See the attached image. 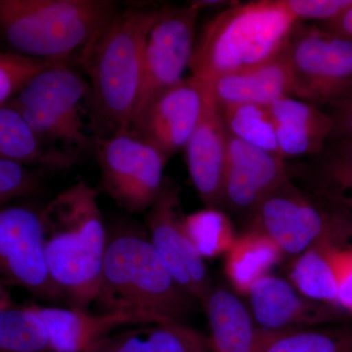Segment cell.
Segmentation results:
<instances>
[{"instance_id":"9a60e30c","label":"cell","mask_w":352,"mask_h":352,"mask_svg":"<svg viewBox=\"0 0 352 352\" xmlns=\"http://www.w3.org/2000/svg\"><path fill=\"white\" fill-rule=\"evenodd\" d=\"M251 312L263 330L319 327L336 321L340 308L305 298L282 278L266 275L250 289Z\"/></svg>"},{"instance_id":"8992f818","label":"cell","mask_w":352,"mask_h":352,"mask_svg":"<svg viewBox=\"0 0 352 352\" xmlns=\"http://www.w3.org/2000/svg\"><path fill=\"white\" fill-rule=\"evenodd\" d=\"M284 50L295 98L322 109L351 91V39L298 23Z\"/></svg>"},{"instance_id":"d590c367","label":"cell","mask_w":352,"mask_h":352,"mask_svg":"<svg viewBox=\"0 0 352 352\" xmlns=\"http://www.w3.org/2000/svg\"><path fill=\"white\" fill-rule=\"evenodd\" d=\"M10 296L7 293L6 288H4L3 284L0 283V307H10Z\"/></svg>"},{"instance_id":"ac0fdd59","label":"cell","mask_w":352,"mask_h":352,"mask_svg":"<svg viewBox=\"0 0 352 352\" xmlns=\"http://www.w3.org/2000/svg\"><path fill=\"white\" fill-rule=\"evenodd\" d=\"M268 107L282 157H315L323 151L333 132L330 113L289 96L273 101Z\"/></svg>"},{"instance_id":"277c9868","label":"cell","mask_w":352,"mask_h":352,"mask_svg":"<svg viewBox=\"0 0 352 352\" xmlns=\"http://www.w3.org/2000/svg\"><path fill=\"white\" fill-rule=\"evenodd\" d=\"M298 23L285 0L236 2L204 28L190 62L192 76L210 83L266 61L281 52Z\"/></svg>"},{"instance_id":"f546056e","label":"cell","mask_w":352,"mask_h":352,"mask_svg":"<svg viewBox=\"0 0 352 352\" xmlns=\"http://www.w3.org/2000/svg\"><path fill=\"white\" fill-rule=\"evenodd\" d=\"M61 61H46L19 53L0 52V106L19 94L34 76Z\"/></svg>"},{"instance_id":"52a82bcc","label":"cell","mask_w":352,"mask_h":352,"mask_svg":"<svg viewBox=\"0 0 352 352\" xmlns=\"http://www.w3.org/2000/svg\"><path fill=\"white\" fill-rule=\"evenodd\" d=\"M104 191L131 214L150 210L163 191L168 159L134 129L94 138Z\"/></svg>"},{"instance_id":"6da1fadb","label":"cell","mask_w":352,"mask_h":352,"mask_svg":"<svg viewBox=\"0 0 352 352\" xmlns=\"http://www.w3.org/2000/svg\"><path fill=\"white\" fill-rule=\"evenodd\" d=\"M160 12L161 8L118 11L80 50L89 78L87 100L94 138L131 129L142 85L145 41Z\"/></svg>"},{"instance_id":"ffe728a7","label":"cell","mask_w":352,"mask_h":352,"mask_svg":"<svg viewBox=\"0 0 352 352\" xmlns=\"http://www.w3.org/2000/svg\"><path fill=\"white\" fill-rule=\"evenodd\" d=\"M89 85L69 69L67 61L43 69L7 102L16 109L32 107L55 117L85 124L82 102L87 99Z\"/></svg>"},{"instance_id":"d4e9b609","label":"cell","mask_w":352,"mask_h":352,"mask_svg":"<svg viewBox=\"0 0 352 352\" xmlns=\"http://www.w3.org/2000/svg\"><path fill=\"white\" fill-rule=\"evenodd\" d=\"M339 232L324 237L300 254L289 272L292 285L305 298L337 307V273L332 256V239Z\"/></svg>"},{"instance_id":"5bb4252c","label":"cell","mask_w":352,"mask_h":352,"mask_svg":"<svg viewBox=\"0 0 352 352\" xmlns=\"http://www.w3.org/2000/svg\"><path fill=\"white\" fill-rule=\"evenodd\" d=\"M228 138L219 106L208 83L205 108L184 150L190 177L208 208L219 210L222 206Z\"/></svg>"},{"instance_id":"484cf974","label":"cell","mask_w":352,"mask_h":352,"mask_svg":"<svg viewBox=\"0 0 352 352\" xmlns=\"http://www.w3.org/2000/svg\"><path fill=\"white\" fill-rule=\"evenodd\" d=\"M256 352H352V327L261 329Z\"/></svg>"},{"instance_id":"1f68e13d","label":"cell","mask_w":352,"mask_h":352,"mask_svg":"<svg viewBox=\"0 0 352 352\" xmlns=\"http://www.w3.org/2000/svg\"><path fill=\"white\" fill-rule=\"evenodd\" d=\"M298 23H322L335 19L352 6V0H285Z\"/></svg>"},{"instance_id":"7c38bea8","label":"cell","mask_w":352,"mask_h":352,"mask_svg":"<svg viewBox=\"0 0 352 352\" xmlns=\"http://www.w3.org/2000/svg\"><path fill=\"white\" fill-rule=\"evenodd\" d=\"M208 83L194 76L160 94L131 124L146 140L170 159L184 149L205 108Z\"/></svg>"},{"instance_id":"7402d4cb","label":"cell","mask_w":352,"mask_h":352,"mask_svg":"<svg viewBox=\"0 0 352 352\" xmlns=\"http://www.w3.org/2000/svg\"><path fill=\"white\" fill-rule=\"evenodd\" d=\"M87 352H212L210 340L186 323L138 326L104 338Z\"/></svg>"},{"instance_id":"603a6c76","label":"cell","mask_w":352,"mask_h":352,"mask_svg":"<svg viewBox=\"0 0 352 352\" xmlns=\"http://www.w3.org/2000/svg\"><path fill=\"white\" fill-rule=\"evenodd\" d=\"M0 160L47 168H68L78 161L71 152L44 144L8 103L0 106Z\"/></svg>"},{"instance_id":"4dcf8cb0","label":"cell","mask_w":352,"mask_h":352,"mask_svg":"<svg viewBox=\"0 0 352 352\" xmlns=\"http://www.w3.org/2000/svg\"><path fill=\"white\" fill-rule=\"evenodd\" d=\"M39 182L24 164L0 160V208L38 193Z\"/></svg>"},{"instance_id":"d6a6232c","label":"cell","mask_w":352,"mask_h":352,"mask_svg":"<svg viewBox=\"0 0 352 352\" xmlns=\"http://www.w3.org/2000/svg\"><path fill=\"white\" fill-rule=\"evenodd\" d=\"M332 256L339 286L337 307L352 314V245L333 238Z\"/></svg>"},{"instance_id":"2e32d148","label":"cell","mask_w":352,"mask_h":352,"mask_svg":"<svg viewBox=\"0 0 352 352\" xmlns=\"http://www.w3.org/2000/svg\"><path fill=\"white\" fill-rule=\"evenodd\" d=\"M32 307L45 325L55 352H87L118 329L160 324L129 312H91L58 305Z\"/></svg>"},{"instance_id":"9c48e42d","label":"cell","mask_w":352,"mask_h":352,"mask_svg":"<svg viewBox=\"0 0 352 352\" xmlns=\"http://www.w3.org/2000/svg\"><path fill=\"white\" fill-rule=\"evenodd\" d=\"M200 12L192 3L161 7L145 41L142 85L133 120L160 94L184 80L195 48Z\"/></svg>"},{"instance_id":"f1b7e54d","label":"cell","mask_w":352,"mask_h":352,"mask_svg":"<svg viewBox=\"0 0 352 352\" xmlns=\"http://www.w3.org/2000/svg\"><path fill=\"white\" fill-rule=\"evenodd\" d=\"M185 226L203 258L226 254L236 238L230 219L219 208H207L185 215Z\"/></svg>"},{"instance_id":"4fadbf2b","label":"cell","mask_w":352,"mask_h":352,"mask_svg":"<svg viewBox=\"0 0 352 352\" xmlns=\"http://www.w3.org/2000/svg\"><path fill=\"white\" fill-rule=\"evenodd\" d=\"M221 208L249 214L287 180L296 168L284 157L229 135Z\"/></svg>"},{"instance_id":"836d02e7","label":"cell","mask_w":352,"mask_h":352,"mask_svg":"<svg viewBox=\"0 0 352 352\" xmlns=\"http://www.w3.org/2000/svg\"><path fill=\"white\" fill-rule=\"evenodd\" d=\"M328 108L333 124L330 138L352 139V90Z\"/></svg>"},{"instance_id":"4316f807","label":"cell","mask_w":352,"mask_h":352,"mask_svg":"<svg viewBox=\"0 0 352 352\" xmlns=\"http://www.w3.org/2000/svg\"><path fill=\"white\" fill-rule=\"evenodd\" d=\"M219 109L229 135L263 151L282 157L268 105L238 104Z\"/></svg>"},{"instance_id":"8fae6325","label":"cell","mask_w":352,"mask_h":352,"mask_svg":"<svg viewBox=\"0 0 352 352\" xmlns=\"http://www.w3.org/2000/svg\"><path fill=\"white\" fill-rule=\"evenodd\" d=\"M148 235L177 284L197 302L212 288L207 267L192 242L183 214L180 190L166 179L147 217Z\"/></svg>"},{"instance_id":"e575fe53","label":"cell","mask_w":352,"mask_h":352,"mask_svg":"<svg viewBox=\"0 0 352 352\" xmlns=\"http://www.w3.org/2000/svg\"><path fill=\"white\" fill-rule=\"evenodd\" d=\"M317 25L333 34L352 41V6L335 19Z\"/></svg>"},{"instance_id":"ba28073f","label":"cell","mask_w":352,"mask_h":352,"mask_svg":"<svg viewBox=\"0 0 352 352\" xmlns=\"http://www.w3.org/2000/svg\"><path fill=\"white\" fill-rule=\"evenodd\" d=\"M250 230L276 243L284 254L300 256L319 240L339 231L344 224L307 190L287 180L250 212Z\"/></svg>"},{"instance_id":"83f0119b","label":"cell","mask_w":352,"mask_h":352,"mask_svg":"<svg viewBox=\"0 0 352 352\" xmlns=\"http://www.w3.org/2000/svg\"><path fill=\"white\" fill-rule=\"evenodd\" d=\"M0 352H55L32 305L0 307Z\"/></svg>"},{"instance_id":"e0dca14e","label":"cell","mask_w":352,"mask_h":352,"mask_svg":"<svg viewBox=\"0 0 352 352\" xmlns=\"http://www.w3.org/2000/svg\"><path fill=\"white\" fill-rule=\"evenodd\" d=\"M284 48L266 61L226 74L208 83L217 106L270 105L277 99L294 97Z\"/></svg>"},{"instance_id":"7a4b0ae2","label":"cell","mask_w":352,"mask_h":352,"mask_svg":"<svg viewBox=\"0 0 352 352\" xmlns=\"http://www.w3.org/2000/svg\"><path fill=\"white\" fill-rule=\"evenodd\" d=\"M94 303L99 311L145 315L157 323H186L197 300L175 281L147 230L122 221L108 230Z\"/></svg>"},{"instance_id":"5b68a950","label":"cell","mask_w":352,"mask_h":352,"mask_svg":"<svg viewBox=\"0 0 352 352\" xmlns=\"http://www.w3.org/2000/svg\"><path fill=\"white\" fill-rule=\"evenodd\" d=\"M118 11L110 0H0V34L21 55L67 61Z\"/></svg>"},{"instance_id":"cb8c5ba5","label":"cell","mask_w":352,"mask_h":352,"mask_svg":"<svg viewBox=\"0 0 352 352\" xmlns=\"http://www.w3.org/2000/svg\"><path fill=\"white\" fill-rule=\"evenodd\" d=\"M283 254L276 243L263 234L249 230L236 237L226 252L227 277L238 293L248 296L252 285L270 275Z\"/></svg>"},{"instance_id":"30bf717a","label":"cell","mask_w":352,"mask_h":352,"mask_svg":"<svg viewBox=\"0 0 352 352\" xmlns=\"http://www.w3.org/2000/svg\"><path fill=\"white\" fill-rule=\"evenodd\" d=\"M0 279L67 307L46 264L41 212L24 206L0 208Z\"/></svg>"},{"instance_id":"d6986e66","label":"cell","mask_w":352,"mask_h":352,"mask_svg":"<svg viewBox=\"0 0 352 352\" xmlns=\"http://www.w3.org/2000/svg\"><path fill=\"white\" fill-rule=\"evenodd\" d=\"M307 191L352 224V139L330 138L311 163L296 168Z\"/></svg>"},{"instance_id":"44dd1931","label":"cell","mask_w":352,"mask_h":352,"mask_svg":"<svg viewBox=\"0 0 352 352\" xmlns=\"http://www.w3.org/2000/svg\"><path fill=\"white\" fill-rule=\"evenodd\" d=\"M201 305L210 323L212 352H256L261 329L239 296L212 287Z\"/></svg>"},{"instance_id":"3957f363","label":"cell","mask_w":352,"mask_h":352,"mask_svg":"<svg viewBox=\"0 0 352 352\" xmlns=\"http://www.w3.org/2000/svg\"><path fill=\"white\" fill-rule=\"evenodd\" d=\"M44 254L53 283L67 307L89 311L95 302L108 230L96 189L80 180L41 212Z\"/></svg>"}]
</instances>
